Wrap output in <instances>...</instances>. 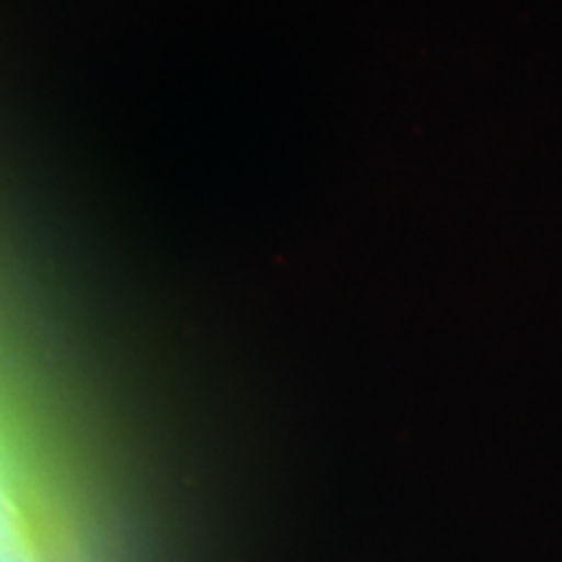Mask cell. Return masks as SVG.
Listing matches in <instances>:
<instances>
[{"instance_id": "6da1fadb", "label": "cell", "mask_w": 562, "mask_h": 562, "mask_svg": "<svg viewBox=\"0 0 562 562\" xmlns=\"http://www.w3.org/2000/svg\"><path fill=\"white\" fill-rule=\"evenodd\" d=\"M0 562H16V560H11L9 554H5V552H0Z\"/></svg>"}]
</instances>
